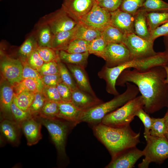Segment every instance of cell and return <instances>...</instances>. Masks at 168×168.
Here are the masks:
<instances>
[{"mask_svg":"<svg viewBox=\"0 0 168 168\" xmlns=\"http://www.w3.org/2000/svg\"><path fill=\"white\" fill-rule=\"evenodd\" d=\"M124 70L118 78L116 86H125L127 82L136 85L144 102L143 109L154 113L168 105V84L164 66H157L145 70L133 68Z\"/></svg>","mask_w":168,"mask_h":168,"instance_id":"obj_1","label":"cell"},{"mask_svg":"<svg viewBox=\"0 0 168 168\" xmlns=\"http://www.w3.org/2000/svg\"><path fill=\"white\" fill-rule=\"evenodd\" d=\"M94 134L114 157L124 151L136 146L140 142V132L136 133L130 125L119 127L102 123L93 126Z\"/></svg>","mask_w":168,"mask_h":168,"instance_id":"obj_2","label":"cell"},{"mask_svg":"<svg viewBox=\"0 0 168 168\" xmlns=\"http://www.w3.org/2000/svg\"><path fill=\"white\" fill-rule=\"evenodd\" d=\"M125 86L126 89L122 94L115 96L109 101L103 102L88 110L83 111L80 122H86L93 126L100 124L107 114L137 96L140 92L136 85L127 82Z\"/></svg>","mask_w":168,"mask_h":168,"instance_id":"obj_3","label":"cell"},{"mask_svg":"<svg viewBox=\"0 0 168 168\" xmlns=\"http://www.w3.org/2000/svg\"><path fill=\"white\" fill-rule=\"evenodd\" d=\"M144 105L141 95L137 96L121 107L108 114L101 123L109 126L119 127L128 126L134 119L136 114Z\"/></svg>","mask_w":168,"mask_h":168,"instance_id":"obj_4","label":"cell"},{"mask_svg":"<svg viewBox=\"0 0 168 168\" xmlns=\"http://www.w3.org/2000/svg\"><path fill=\"white\" fill-rule=\"evenodd\" d=\"M42 125L48 130L51 140L55 146L58 157L66 158L65 151L66 138L71 123L58 118L53 119L44 118L36 116Z\"/></svg>","mask_w":168,"mask_h":168,"instance_id":"obj_5","label":"cell"},{"mask_svg":"<svg viewBox=\"0 0 168 168\" xmlns=\"http://www.w3.org/2000/svg\"><path fill=\"white\" fill-rule=\"evenodd\" d=\"M146 145L143 150L145 157L138 165L139 168H147L152 162L162 163L168 158V140L166 137L150 135L145 138Z\"/></svg>","mask_w":168,"mask_h":168,"instance_id":"obj_6","label":"cell"},{"mask_svg":"<svg viewBox=\"0 0 168 168\" xmlns=\"http://www.w3.org/2000/svg\"><path fill=\"white\" fill-rule=\"evenodd\" d=\"M78 23L61 7L56 10L41 17L36 25L49 26L54 35L74 28Z\"/></svg>","mask_w":168,"mask_h":168,"instance_id":"obj_7","label":"cell"},{"mask_svg":"<svg viewBox=\"0 0 168 168\" xmlns=\"http://www.w3.org/2000/svg\"><path fill=\"white\" fill-rule=\"evenodd\" d=\"M128 49L132 59L148 58L156 55L154 42L144 39L132 33L125 35L123 43Z\"/></svg>","mask_w":168,"mask_h":168,"instance_id":"obj_8","label":"cell"},{"mask_svg":"<svg viewBox=\"0 0 168 168\" xmlns=\"http://www.w3.org/2000/svg\"><path fill=\"white\" fill-rule=\"evenodd\" d=\"M23 65L20 59L15 58L3 54L0 62V70L3 79L13 87L23 79Z\"/></svg>","mask_w":168,"mask_h":168,"instance_id":"obj_9","label":"cell"},{"mask_svg":"<svg viewBox=\"0 0 168 168\" xmlns=\"http://www.w3.org/2000/svg\"><path fill=\"white\" fill-rule=\"evenodd\" d=\"M110 12L100 6L96 2L91 10L79 23L101 32L110 25Z\"/></svg>","mask_w":168,"mask_h":168,"instance_id":"obj_10","label":"cell"},{"mask_svg":"<svg viewBox=\"0 0 168 168\" xmlns=\"http://www.w3.org/2000/svg\"><path fill=\"white\" fill-rule=\"evenodd\" d=\"M105 65L109 68L114 67L131 60L129 52L123 43L108 44L102 58Z\"/></svg>","mask_w":168,"mask_h":168,"instance_id":"obj_11","label":"cell"},{"mask_svg":"<svg viewBox=\"0 0 168 168\" xmlns=\"http://www.w3.org/2000/svg\"><path fill=\"white\" fill-rule=\"evenodd\" d=\"M144 156L143 150L136 146L128 148L112 158L106 166L108 168H132L142 156Z\"/></svg>","mask_w":168,"mask_h":168,"instance_id":"obj_12","label":"cell"},{"mask_svg":"<svg viewBox=\"0 0 168 168\" xmlns=\"http://www.w3.org/2000/svg\"><path fill=\"white\" fill-rule=\"evenodd\" d=\"M95 0H63L61 7L77 22L91 10Z\"/></svg>","mask_w":168,"mask_h":168,"instance_id":"obj_13","label":"cell"},{"mask_svg":"<svg viewBox=\"0 0 168 168\" xmlns=\"http://www.w3.org/2000/svg\"><path fill=\"white\" fill-rule=\"evenodd\" d=\"M42 125L37 117L31 116L21 124V129L26 137L28 146L35 145L42 139Z\"/></svg>","mask_w":168,"mask_h":168,"instance_id":"obj_14","label":"cell"},{"mask_svg":"<svg viewBox=\"0 0 168 168\" xmlns=\"http://www.w3.org/2000/svg\"><path fill=\"white\" fill-rule=\"evenodd\" d=\"M110 25L125 35L133 33L134 15L119 9L110 12Z\"/></svg>","mask_w":168,"mask_h":168,"instance_id":"obj_15","label":"cell"},{"mask_svg":"<svg viewBox=\"0 0 168 168\" xmlns=\"http://www.w3.org/2000/svg\"><path fill=\"white\" fill-rule=\"evenodd\" d=\"M0 93L1 119H6L13 120L11 106L14 95L13 87L3 79L0 85Z\"/></svg>","mask_w":168,"mask_h":168,"instance_id":"obj_16","label":"cell"},{"mask_svg":"<svg viewBox=\"0 0 168 168\" xmlns=\"http://www.w3.org/2000/svg\"><path fill=\"white\" fill-rule=\"evenodd\" d=\"M0 132L2 137L7 142L16 146L20 142L21 125L13 120L1 119Z\"/></svg>","mask_w":168,"mask_h":168,"instance_id":"obj_17","label":"cell"},{"mask_svg":"<svg viewBox=\"0 0 168 168\" xmlns=\"http://www.w3.org/2000/svg\"><path fill=\"white\" fill-rule=\"evenodd\" d=\"M71 102L77 108L84 111L103 102L96 96L78 88L72 91Z\"/></svg>","mask_w":168,"mask_h":168,"instance_id":"obj_18","label":"cell"},{"mask_svg":"<svg viewBox=\"0 0 168 168\" xmlns=\"http://www.w3.org/2000/svg\"><path fill=\"white\" fill-rule=\"evenodd\" d=\"M59 113L57 118L66 121L73 125L80 123L83 111L75 106L71 102H62L58 103Z\"/></svg>","mask_w":168,"mask_h":168,"instance_id":"obj_19","label":"cell"},{"mask_svg":"<svg viewBox=\"0 0 168 168\" xmlns=\"http://www.w3.org/2000/svg\"><path fill=\"white\" fill-rule=\"evenodd\" d=\"M66 65L72 74L79 89L93 96H96L90 85L85 69L70 64Z\"/></svg>","mask_w":168,"mask_h":168,"instance_id":"obj_20","label":"cell"},{"mask_svg":"<svg viewBox=\"0 0 168 168\" xmlns=\"http://www.w3.org/2000/svg\"><path fill=\"white\" fill-rule=\"evenodd\" d=\"M146 12L140 9L134 15L133 33L138 36L149 40L151 32L148 25Z\"/></svg>","mask_w":168,"mask_h":168,"instance_id":"obj_21","label":"cell"},{"mask_svg":"<svg viewBox=\"0 0 168 168\" xmlns=\"http://www.w3.org/2000/svg\"><path fill=\"white\" fill-rule=\"evenodd\" d=\"M90 54L88 52L80 53H70L63 50L58 51L60 61L66 64H70L85 68L87 64Z\"/></svg>","mask_w":168,"mask_h":168,"instance_id":"obj_22","label":"cell"},{"mask_svg":"<svg viewBox=\"0 0 168 168\" xmlns=\"http://www.w3.org/2000/svg\"><path fill=\"white\" fill-rule=\"evenodd\" d=\"M33 31L39 46L52 48L54 35L49 26L45 25H35Z\"/></svg>","mask_w":168,"mask_h":168,"instance_id":"obj_23","label":"cell"},{"mask_svg":"<svg viewBox=\"0 0 168 168\" xmlns=\"http://www.w3.org/2000/svg\"><path fill=\"white\" fill-rule=\"evenodd\" d=\"M77 26V25L72 29L54 35L52 41V48L58 51L65 50L69 43L74 39Z\"/></svg>","mask_w":168,"mask_h":168,"instance_id":"obj_24","label":"cell"},{"mask_svg":"<svg viewBox=\"0 0 168 168\" xmlns=\"http://www.w3.org/2000/svg\"><path fill=\"white\" fill-rule=\"evenodd\" d=\"M44 86L42 79L27 78L23 79L13 88L15 94L24 91L36 93L42 91Z\"/></svg>","mask_w":168,"mask_h":168,"instance_id":"obj_25","label":"cell"},{"mask_svg":"<svg viewBox=\"0 0 168 168\" xmlns=\"http://www.w3.org/2000/svg\"><path fill=\"white\" fill-rule=\"evenodd\" d=\"M39 46L33 31L26 37L18 51L20 59L21 61H26L29 55Z\"/></svg>","mask_w":168,"mask_h":168,"instance_id":"obj_26","label":"cell"},{"mask_svg":"<svg viewBox=\"0 0 168 168\" xmlns=\"http://www.w3.org/2000/svg\"><path fill=\"white\" fill-rule=\"evenodd\" d=\"M126 35L116 27L110 25L101 32V36L109 44H123Z\"/></svg>","mask_w":168,"mask_h":168,"instance_id":"obj_27","label":"cell"},{"mask_svg":"<svg viewBox=\"0 0 168 168\" xmlns=\"http://www.w3.org/2000/svg\"><path fill=\"white\" fill-rule=\"evenodd\" d=\"M146 16L151 33L156 28L168 21V11L146 12Z\"/></svg>","mask_w":168,"mask_h":168,"instance_id":"obj_28","label":"cell"},{"mask_svg":"<svg viewBox=\"0 0 168 168\" xmlns=\"http://www.w3.org/2000/svg\"><path fill=\"white\" fill-rule=\"evenodd\" d=\"M101 32L85 26L78 23L74 35V39H79L91 42L101 36Z\"/></svg>","mask_w":168,"mask_h":168,"instance_id":"obj_29","label":"cell"},{"mask_svg":"<svg viewBox=\"0 0 168 168\" xmlns=\"http://www.w3.org/2000/svg\"><path fill=\"white\" fill-rule=\"evenodd\" d=\"M36 93L24 91L15 94L13 101L19 108L26 111H28L35 96Z\"/></svg>","mask_w":168,"mask_h":168,"instance_id":"obj_30","label":"cell"},{"mask_svg":"<svg viewBox=\"0 0 168 168\" xmlns=\"http://www.w3.org/2000/svg\"><path fill=\"white\" fill-rule=\"evenodd\" d=\"M58 64L59 72L62 82L69 87L72 91L79 88L66 65L60 61L58 62Z\"/></svg>","mask_w":168,"mask_h":168,"instance_id":"obj_31","label":"cell"},{"mask_svg":"<svg viewBox=\"0 0 168 168\" xmlns=\"http://www.w3.org/2000/svg\"><path fill=\"white\" fill-rule=\"evenodd\" d=\"M152 124L150 131L151 136L161 137H166L168 131L164 118L152 117Z\"/></svg>","mask_w":168,"mask_h":168,"instance_id":"obj_32","label":"cell"},{"mask_svg":"<svg viewBox=\"0 0 168 168\" xmlns=\"http://www.w3.org/2000/svg\"><path fill=\"white\" fill-rule=\"evenodd\" d=\"M107 44L101 36L99 37L90 42L88 52L102 58Z\"/></svg>","mask_w":168,"mask_h":168,"instance_id":"obj_33","label":"cell"},{"mask_svg":"<svg viewBox=\"0 0 168 168\" xmlns=\"http://www.w3.org/2000/svg\"><path fill=\"white\" fill-rule=\"evenodd\" d=\"M58 103L47 100L37 116L50 119L58 118Z\"/></svg>","mask_w":168,"mask_h":168,"instance_id":"obj_34","label":"cell"},{"mask_svg":"<svg viewBox=\"0 0 168 168\" xmlns=\"http://www.w3.org/2000/svg\"><path fill=\"white\" fill-rule=\"evenodd\" d=\"M46 100L42 91L36 93L28 111L29 114L31 116H38Z\"/></svg>","mask_w":168,"mask_h":168,"instance_id":"obj_35","label":"cell"},{"mask_svg":"<svg viewBox=\"0 0 168 168\" xmlns=\"http://www.w3.org/2000/svg\"><path fill=\"white\" fill-rule=\"evenodd\" d=\"M141 9L147 12L168 11V3L163 0H145Z\"/></svg>","mask_w":168,"mask_h":168,"instance_id":"obj_36","label":"cell"},{"mask_svg":"<svg viewBox=\"0 0 168 168\" xmlns=\"http://www.w3.org/2000/svg\"><path fill=\"white\" fill-rule=\"evenodd\" d=\"M90 42L75 39L68 44L64 51L70 53H80L88 52Z\"/></svg>","mask_w":168,"mask_h":168,"instance_id":"obj_37","label":"cell"},{"mask_svg":"<svg viewBox=\"0 0 168 168\" xmlns=\"http://www.w3.org/2000/svg\"><path fill=\"white\" fill-rule=\"evenodd\" d=\"M145 0H122L119 8L134 15L142 7Z\"/></svg>","mask_w":168,"mask_h":168,"instance_id":"obj_38","label":"cell"},{"mask_svg":"<svg viewBox=\"0 0 168 168\" xmlns=\"http://www.w3.org/2000/svg\"><path fill=\"white\" fill-rule=\"evenodd\" d=\"M36 50L44 63L60 60L58 51L52 48L38 46Z\"/></svg>","mask_w":168,"mask_h":168,"instance_id":"obj_39","label":"cell"},{"mask_svg":"<svg viewBox=\"0 0 168 168\" xmlns=\"http://www.w3.org/2000/svg\"><path fill=\"white\" fill-rule=\"evenodd\" d=\"M137 116L141 121L144 126V135L145 138L150 136V131L152 124V117H150L149 114L146 112L142 108L139 110L136 114Z\"/></svg>","mask_w":168,"mask_h":168,"instance_id":"obj_40","label":"cell"},{"mask_svg":"<svg viewBox=\"0 0 168 168\" xmlns=\"http://www.w3.org/2000/svg\"><path fill=\"white\" fill-rule=\"evenodd\" d=\"M11 110L13 120L20 125L23 121L31 116L28 111H24L17 106L13 101Z\"/></svg>","mask_w":168,"mask_h":168,"instance_id":"obj_41","label":"cell"},{"mask_svg":"<svg viewBox=\"0 0 168 168\" xmlns=\"http://www.w3.org/2000/svg\"><path fill=\"white\" fill-rule=\"evenodd\" d=\"M42 91L47 100L58 103L62 102L56 87L44 86Z\"/></svg>","mask_w":168,"mask_h":168,"instance_id":"obj_42","label":"cell"},{"mask_svg":"<svg viewBox=\"0 0 168 168\" xmlns=\"http://www.w3.org/2000/svg\"><path fill=\"white\" fill-rule=\"evenodd\" d=\"M59 61L44 63L39 71L41 75L59 73L58 62Z\"/></svg>","mask_w":168,"mask_h":168,"instance_id":"obj_43","label":"cell"},{"mask_svg":"<svg viewBox=\"0 0 168 168\" xmlns=\"http://www.w3.org/2000/svg\"><path fill=\"white\" fill-rule=\"evenodd\" d=\"M26 61L30 67L38 72L44 63L37 50L29 55Z\"/></svg>","mask_w":168,"mask_h":168,"instance_id":"obj_44","label":"cell"},{"mask_svg":"<svg viewBox=\"0 0 168 168\" xmlns=\"http://www.w3.org/2000/svg\"><path fill=\"white\" fill-rule=\"evenodd\" d=\"M23 65V78L42 79V76L37 70L30 67L26 61H21Z\"/></svg>","mask_w":168,"mask_h":168,"instance_id":"obj_45","label":"cell"},{"mask_svg":"<svg viewBox=\"0 0 168 168\" xmlns=\"http://www.w3.org/2000/svg\"><path fill=\"white\" fill-rule=\"evenodd\" d=\"M62 102H71L72 91L69 87L62 82L56 86Z\"/></svg>","mask_w":168,"mask_h":168,"instance_id":"obj_46","label":"cell"},{"mask_svg":"<svg viewBox=\"0 0 168 168\" xmlns=\"http://www.w3.org/2000/svg\"><path fill=\"white\" fill-rule=\"evenodd\" d=\"M122 1V0H102L96 2L100 6L111 12L119 9Z\"/></svg>","mask_w":168,"mask_h":168,"instance_id":"obj_47","label":"cell"},{"mask_svg":"<svg viewBox=\"0 0 168 168\" xmlns=\"http://www.w3.org/2000/svg\"><path fill=\"white\" fill-rule=\"evenodd\" d=\"M161 36L168 37V21L152 31L149 40L154 42L156 38Z\"/></svg>","mask_w":168,"mask_h":168,"instance_id":"obj_48","label":"cell"},{"mask_svg":"<svg viewBox=\"0 0 168 168\" xmlns=\"http://www.w3.org/2000/svg\"><path fill=\"white\" fill-rule=\"evenodd\" d=\"M42 80L44 86L52 87H56L62 82L59 73L42 76Z\"/></svg>","mask_w":168,"mask_h":168,"instance_id":"obj_49","label":"cell"},{"mask_svg":"<svg viewBox=\"0 0 168 168\" xmlns=\"http://www.w3.org/2000/svg\"><path fill=\"white\" fill-rule=\"evenodd\" d=\"M164 43L165 45V51L168 55V37L164 36ZM168 67V62L166 66Z\"/></svg>","mask_w":168,"mask_h":168,"instance_id":"obj_50","label":"cell"},{"mask_svg":"<svg viewBox=\"0 0 168 168\" xmlns=\"http://www.w3.org/2000/svg\"><path fill=\"white\" fill-rule=\"evenodd\" d=\"M167 109L166 113L165 114L164 116L163 117L165 119V120L168 128V105L167 106Z\"/></svg>","mask_w":168,"mask_h":168,"instance_id":"obj_51","label":"cell"},{"mask_svg":"<svg viewBox=\"0 0 168 168\" xmlns=\"http://www.w3.org/2000/svg\"><path fill=\"white\" fill-rule=\"evenodd\" d=\"M166 72V76L165 80V83L168 84V67L166 66H164Z\"/></svg>","mask_w":168,"mask_h":168,"instance_id":"obj_52","label":"cell"},{"mask_svg":"<svg viewBox=\"0 0 168 168\" xmlns=\"http://www.w3.org/2000/svg\"><path fill=\"white\" fill-rule=\"evenodd\" d=\"M166 138H167V139L168 140V131H167V134L166 135Z\"/></svg>","mask_w":168,"mask_h":168,"instance_id":"obj_53","label":"cell"},{"mask_svg":"<svg viewBox=\"0 0 168 168\" xmlns=\"http://www.w3.org/2000/svg\"><path fill=\"white\" fill-rule=\"evenodd\" d=\"M96 2H99V1L102 0H95Z\"/></svg>","mask_w":168,"mask_h":168,"instance_id":"obj_54","label":"cell"}]
</instances>
